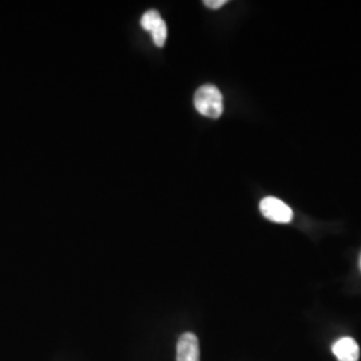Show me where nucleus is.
<instances>
[{"mask_svg": "<svg viewBox=\"0 0 361 361\" xmlns=\"http://www.w3.org/2000/svg\"><path fill=\"white\" fill-rule=\"evenodd\" d=\"M259 210L265 219L273 222H279V224H288L293 217L292 209L276 197L264 198L259 202Z\"/></svg>", "mask_w": 361, "mask_h": 361, "instance_id": "nucleus-2", "label": "nucleus"}, {"mask_svg": "<svg viewBox=\"0 0 361 361\" xmlns=\"http://www.w3.org/2000/svg\"><path fill=\"white\" fill-rule=\"evenodd\" d=\"M141 26L143 30L149 31L153 37V42L155 46L164 47L168 39V27L165 20L162 19L161 13L157 10H149L147 13H143L141 19Z\"/></svg>", "mask_w": 361, "mask_h": 361, "instance_id": "nucleus-3", "label": "nucleus"}, {"mask_svg": "<svg viewBox=\"0 0 361 361\" xmlns=\"http://www.w3.org/2000/svg\"><path fill=\"white\" fill-rule=\"evenodd\" d=\"M194 106L200 114L217 119L224 111V98L221 91L213 85H205L194 94Z\"/></svg>", "mask_w": 361, "mask_h": 361, "instance_id": "nucleus-1", "label": "nucleus"}, {"mask_svg": "<svg viewBox=\"0 0 361 361\" xmlns=\"http://www.w3.org/2000/svg\"><path fill=\"white\" fill-rule=\"evenodd\" d=\"M332 352L337 361H359L360 348L352 337H341L332 345Z\"/></svg>", "mask_w": 361, "mask_h": 361, "instance_id": "nucleus-5", "label": "nucleus"}, {"mask_svg": "<svg viewBox=\"0 0 361 361\" xmlns=\"http://www.w3.org/2000/svg\"><path fill=\"white\" fill-rule=\"evenodd\" d=\"M177 361H200V343L192 332L180 336L177 343Z\"/></svg>", "mask_w": 361, "mask_h": 361, "instance_id": "nucleus-4", "label": "nucleus"}, {"mask_svg": "<svg viewBox=\"0 0 361 361\" xmlns=\"http://www.w3.org/2000/svg\"><path fill=\"white\" fill-rule=\"evenodd\" d=\"M228 1L226 0H205L204 4L210 10H219L222 6H225Z\"/></svg>", "mask_w": 361, "mask_h": 361, "instance_id": "nucleus-6", "label": "nucleus"}]
</instances>
